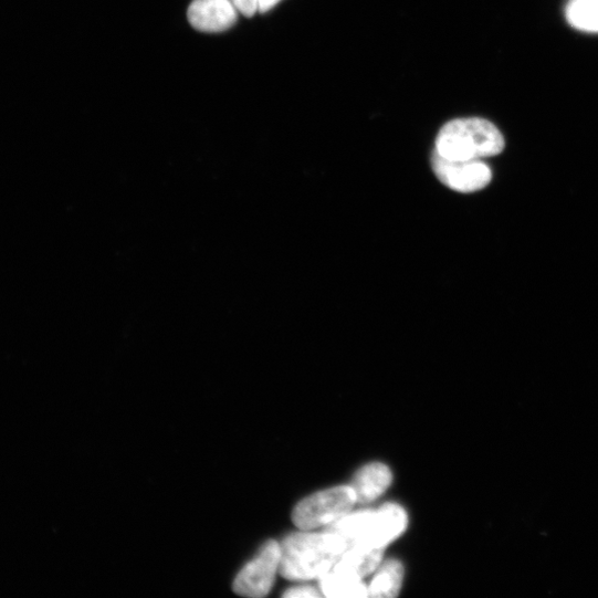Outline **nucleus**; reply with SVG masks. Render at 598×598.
Returning a JSON list of instances; mask_svg holds the SVG:
<instances>
[{
  "label": "nucleus",
  "instance_id": "nucleus-9",
  "mask_svg": "<svg viewBox=\"0 0 598 598\" xmlns=\"http://www.w3.org/2000/svg\"><path fill=\"white\" fill-rule=\"evenodd\" d=\"M361 579L353 573L333 567L319 577V589L324 596L329 598L368 597V586Z\"/></svg>",
  "mask_w": 598,
  "mask_h": 598
},
{
  "label": "nucleus",
  "instance_id": "nucleus-12",
  "mask_svg": "<svg viewBox=\"0 0 598 598\" xmlns=\"http://www.w3.org/2000/svg\"><path fill=\"white\" fill-rule=\"evenodd\" d=\"M566 19L578 31L598 33V0H571Z\"/></svg>",
  "mask_w": 598,
  "mask_h": 598
},
{
  "label": "nucleus",
  "instance_id": "nucleus-15",
  "mask_svg": "<svg viewBox=\"0 0 598 598\" xmlns=\"http://www.w3.org/2000/svg\"><path fill=\"white\" fill-rule=\"evenodd\" d=\"M281 0H259V11L265 13L272 10Z\"/></svg>",
  "mask_w": 598,
  "mask_h": 598
},
{
  "label": "nucleus",
  "instance_id": "nucleus-13",
  "mask_svg": "<svg viewBox=\"0 0 598 598\" xmlns=\"http://www.w3.org/2000/svg\"><path fill=\"white\" fill-rule=\"evenodd\" d=\"M283 596L286 598H318L324 595L313 586L302 585L287 589Z\"/></svg>",
  "mask_w": 598,
  "mask_h": 598
},
{
  "label": "nucleus",
  "instance_id": "nucleus-4",
  "mask_svg": "<svg viewBox=\"0 0 598 598\" xmlns=\"http://www.w3.org/2000/svg\"><path fill=\"white\" fill-rule=\"evenodd\" d=\"M357 502L350 485L331 487L302 500L294 508V524L304 531L328 526L348 514Z\"/></svg>",
  "mask_w": 598,
  "mask_h": 598
},
{
  "label": "nucleus",
  "instance_id": "nucleus-2",
  "mask_svg": "<svg viewBox=\"0 0 598 598\" xmlns=\"http://www.w3.org/2000/svg\"><path fill=\"white\" fill-rule=\"evenodd\" d=\"M408 515L402 506L387 503L378 510L349 512L326 529L337 535L346 549L385 548L407 528Z\"/></svg>",
  "mask_w": 598,
  "mask_h": 598
},
{
  "label": "nucleus",
  "instance_id": "nucleus-3",
  "mask_svg": "<svg viewBox=\"0 0 598 598\" xmlns=\"http://www.w3.org/2000/svg\"><path fill=\"white\" fill-rule=\"evenodd\" d=\"M504 147V138L493 124L481 118H464L441 128L434 153L448 160L471 161L497 156Z\"/></svg>",
  "mask_w": 598,
  "mask_h": 598
},
{
  "label": "nucleus",
  "instance_id": "nucleus-1",
  "mask_svg": "<svg viewBox=\"0 0 598 598\" xmlns=\"http://www.w3.org/2000/svg\"><path fill=\"white\" fill-rule=\"evenodd\" d=\"M281 575L291 580L319 578L328 573L345 552L342 539L329 532L304 531L287 535L281 543Z\"/></svg>",
  "mask_w": 598,
  "mask_h": 598
},
{
  "label": "nucleus",
  "instance_id": "nucleus-8",
  "mask_svg": "<svg viewBox=\"0 0 598 598\" xmlns=\"http://www.w3.org/2000/svg\"><path fill=\"white\" fill-rule=\"evenodd\" d=\"M392 482L390 469L379 462L363 466L354 476L353 487L357 502L368 503L381 496Z\"/></svg>",
  "mask_w": 598,
  "mask_h": 598
},
{
  "label": "nucleus",
  "instance_id": "nucleus-14",
  "mask_svg": "<svg viewBox=\"0 0 598 598\" xmlns=\"http://www.w3.org/2000/svg\"><path fill=\"white\" fill-rule=\"evenodd\" d=\"M232 3L239 12L248 18H252L259 11V0H232Z\"/></svg>",
  "mask_w": 598,
  "mask_h": 598
},
{
  "label": "nucleus",
  "instance_id": "nucleus-6",
  "mask_svg": "<svg viewBox=\"0 0 598 598\" xmlns=\"http://www.w3.org/2000/svg\"><path fill=\"white\" fill-rule=\"evenodd\" d=\"M432 170L447 188L460 193H473L486 188L492 180L491 169L481 160L454 161L433 153Z\"/></svg>",
  "mask_w": 598,
  "mask_h": 598
},
{
  "label": "nucleus",
  "instance_id": "nucleus-7",
  "mask_svg": "<svg viewBox=\"0 0 598 598\" xmlns=\"http://www.w3.org/2000/svg\"><path fill=\"white\" fill-rule=\"evenodd\" d=\"M188 18L190 24L200 32L220 33L237 23L238 10L232 0H195Z\"/></svg>",
  "mask_w": 598,
  "mask_h": 598
},
{
  "label": "nucleus",
  "instance_id": "nucleus-5",
  "mask_svg": "<svg viewBox=\"0 0 598 598\" xmlns=\"http://www.w3.org/2000/svg\"><path fill=\"white\" fill-rule=\"evenodd\" d=\"M281 546L275 539L267 541L256 556L238 574L233 590L241 596L261 598L271 591L280 571Z\"/></svg>",
  "mask_w": 598,
  "mask_h": 598
},
{
  "label": "nucleus",
  "instance_id": "nucleus-10",
  "mask_svg": "<svg viewBox=\"0 0 598 598\" xmlns=\"http://www.w3.org/2000/svg\"><path fill=\"white\" fill-rule=\"evenodd\" d=\"M403 578V566L397 559H388L378 567L368 586V597L394 598L398 596Z\"/></svg>",
  "mask_w": 598,
  "mask_h": 598
},
{
  "label": "nucleus",
  "instance_id": "nucleus-11",
  "mask_svg": "<svg viewBox=\"0 0 598 598\" xmlns=\"http://www.w3.org/2000/svg\"><path fill=\"white\" fill-rule=\"evenodd\" d=\"M384 550L385 548L346 549L334 567L364 578L379 567Z\"/></svg>",
  "mask_w": 598,
  "mask_h": 598
}]
</instances>
